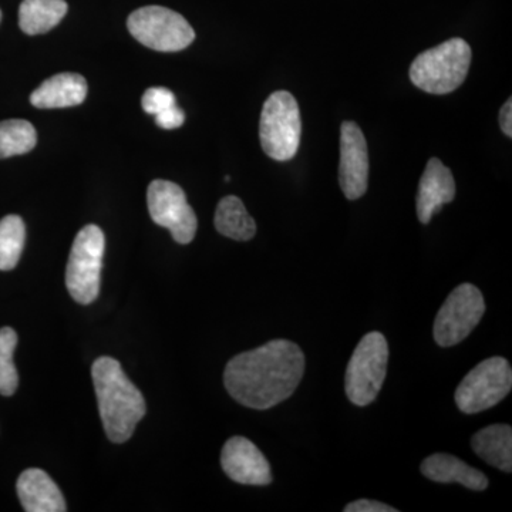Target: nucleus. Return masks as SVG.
<instances>
[{"label":"nucleus","instance_id":"obj_4","mask_svg":"<svg viewBox=\"0 0 512 512\" xmlns=\"http://www.w3.org/2000/svg\"><path fill=\"white\" fill-rule=\"evenodd\" d=\"M302 120L298 101L289 92H275L265 101L259 121V138L266 156L289 161L301 144Z\"/></svg>","mask_w":512,"mask_h":512},{"label":"nucleus","instance_id":"obj_19","mask_svg":"<svg viewBox=\"0 0 512 512\" xmlns=\"http://www.w3.org/2000/svg\"><path fill=\"white\" fill-rule=\"evenodd\" d=\"M215 228L224 237L249 241L255 237L256 224L244 202L234 195L222 198L215 211Z\"/></svg>","mask_w":512,"mask_h":512},{"label":"nucleus","instance_id":"obj_10","mask_svg":"<svg viewBox=\"0 0 512 512\" xmlns=\"http://www.w3.org/2000/svg\"><path fill=\"white\" fill-rule=\"evenodd\" d=\"M147 202L151 220L167 228L178 244H190L197 234V215L180 185L165 180L153 181L148 187Z\"/></svg>","mask_w":512,"mask_h":512},{"label":"nucleus","instance_id":"obj_9","mask_svg":"<svg viewBox=\"0 0 512 512\" xmlns=\"http://www.w3.org/2000/svg\"><path fill=\"white\" fill-rule=\"evenodd\" d=\"M485 313L483 293L473 284H461L448 295L434 320V340L451 348L477 328Z\"/></svg>","mask_w":512,"mask_h":512},{"label":"nucleus","instance_id":"obj_14","mask_svg":"<svg viewBox=\"0 0 512 512\" xmlns=\"http://www.w3.org/2000/svg\"><path fill=\"white\" fill-rule=\"evenodd\" d=\"M16 490L25 511L64 512L67 510L62 491L49 474L39 468L23 471Z\"/></svg>","mask_w":512,"mask_h":512},{"label":"nucleus","instance_id":"obj_20","mask_svg":"<svg viewBox=\"0 0 512 512\" xmlns=\"http://www.w3.org/2000/svg\"><path fill=\"white\" fill-rule=\"evenodd\" d=\"M25 241V222L19 215H8L0 220V271L16 268L25 248Z\"/></svg>","mask_w":512,"mask_h":512},{"label":"nucleus","instance_id":"obj_26","mask_svg":"<svg viewBox=\"0 0 512 512\" xmlns=\"http://www.w3.org/2000/svg\"><path fill=\"white\" fill-rule=\"evenodd\" d=\"M500 126L505 136L512 137V100L508 99L500 111Z\"/></svg>","mask_w":512,"mask_h":512},{"label":"nucleus","instance_id":"obj_5","mask_svg":"<svg viewBox=\"0 0 512 512\" xmlns=\"http://www.w3.org/2000/svg\"><path fill=\"white\" fill-rule=\"evenodd\" d=\"M389 343L380 332H370L360 340L346 367V396L365 407L376 400L386 379Z\"/></svg>","mask_w":512,"mask_h":512},{"label":"nucleus","instance_id":"obj_18","mask_svg":"<svg viewBox=\"0 0 512 512\" xmlns=\"http://www.w3.org/2000/svg\"><path fill=\"white\" fill-rule=\"evenodd\" d=\"M66 13V0H23L19 8V26L26 35H43L55 29Z\"/></svg>","mask_w":512,"mask_h":512},{"label":"nucleus","instance_id":"obj_22","mask_svg":"<svg viewBox=\"0 0 512 512\" xmlns=\"http://www.w3.org/2000/svg\"><path fill=\"white\" fill-rule=\"evenodd\" d=\"M18 333L12 328L0 329V394L12 396L18 389L19 376L13 363Z\"/></svg>","mask_w":512,"mask_h":512},{"label":"nucleus","instance_id":"obj_8","mask_svg":"<svg viewBox=\"0 0 512 512\" xmlns=\"http://www.w3.org/2000/svg\"><path fill=\"white\" fill-rule=\"evenodd\" d=\"M512 389L511 365L504 357H490L474 367L456 390L460 412L477 414L503 402Z\"/></svg>","mask_w":512,"mask_h":512},{"label":"nucleus","instance_id":"obj_11","mask_svg":"<svg viewBox=\"0 0 512 512\" xmlns=\"http://www.w3.org/2000/svg\"><path fill=\"white\" fill-rule=\"evenodd\" d=\"M339 183L350 201L363 197L369 185V151L355 121H345L340 128Z\"/></svg>","mask_w":512,"mask_h":512},{"label":"nucleus","instance_id":"obj_17","mask_svg":"<svg viewBox=\"0 0 512 512\" xmlns=\"http://www.w3.org/2000/svg\"><path fill=\"white\" fill-rule=\"evenodd\" d=\"M471 447L478 457L504 473L512 470V429L508 424H493L477 431Z\"/></svg>","mask_w":512,"mask_h":512},{"label":"nucleus","instance_id":"obj_13","mask_svg":"<svg viewBox=\"0 0 512 512\" xmlns=\"http://www.w3.org/2000/svg\"><path fill=\"white\" fill-rule=\"evenodd\" d=\"M456 197V181L450 168L439 158H431L426 165L417 191V217L421 224H429L431 217L441 210L444 204H450Z\"/></svg>","mask_w":512,"mask_h":512},{"label":"nucleus","instance_id":"obj_21","mask_svg":"<svg viewBox=\"0 0 512 512\" xmlns=\"http://www.w3.org/2000/svg\"><path fill=\"white\" fill-rule=\"evenodd\" d=\"M36 143V130L29 121L6 120L0 123V158L28 154Z\"/></svg>","mask_w":512,"mask_h":512},{"label":"nucleus","instance_id":"obj_23","mask_svg":"<svg viewBox=\"0 0 512 512\" xmlns=\"http://www.w3.org/2000/svg\"><path fill=\"white\" fill-rule=\"evenodd\" d=\"M175 103L177 100H175L174 93L165 87H151L144 93L143 100H141L143 110L151 116H157L161 111L170 109L175 106Z\"/></svg>","mask_w":512,"mask_h":512},{"label":"nucleus","instance_id":"obj_2","mask_svg":"<svg viewBox=\"0 0 512 512\" xmlns=\"http://www.w3.org/2000/svg\"><path fill=\"white\" fill-rule=\"evenodd\" d=\"M94 390L104 431L113 443H126L146 416L143 394L124 373L120 362L101 356L93 363Z\"/></svg>","mask_w":512,"mask_h":512},{"label":"nucleus","instance_id":"obj_12","mask_svg":"<svg viewBox=\"0 0 512 512\" xmlns=\"http://www.w3.org/2000/svg\"><path fill=\"white\" fill-rule=\"evenodd\" d=\"M221 467L232 481L244 485L272 483L271 466L264 454L245 437H232L221 453Z\"/></svg>","mask_w":512,"mask_h":512},{"label":"nucleus","instance_id":"obj_15","mask_svg":"<svg viewBox=\"0 0 512 512\" xmlns=\"http://www.w3.org/2000/svg\"><path fill=\"white\" fill-rule=\"evenodd\" d=\"M87 97V82L76 73H60L45 80L30 96L36 109H66L82 104Z\"/></svg>","mask_w":512,"mask_h":512},{"label":"nucleus","instance_id":"obj_24","mask_svg":"<svg viewBox=\"0 0 512 512\" xmlns=\"http://www.w3.org/2000/svg\"><path fill=\"white\" fill-rule=\"evenodd\" d=\"M154 117H156L157 126L164 130H174V128L183 126L185 121L184 111L177 107V104L170 109L161 111Z\"/></svg>","mask_w":512,"mask_h":512},{"label":"nucleus","instance_id":"obj_6","mask_svg":"<svg viewBox=\"0 0 512 512\" xmlns=\"http://www.w3.org/2000/svg\"><path fill=\"white\" fill-rule=\"evenodd\" d=\"M106 239L97 225H86L74 239L66 269V286L77 303L89 305L100 293Z\"/></svg>","mask_w":512,"mask_h":512},{"label":"nucleus","instance_id":"obj_27","mask_svg":"<svg viewBox=\"0 0 512 512\" xmlns=\"http://www.w3.org/2000/svg\"><path fill=\"white\" fill-rule=\"evenodd\" d=\"M0 20H2V12H0Z\"/></svg>","mask_w":512,"mask_h":512},{"label":"nucleus","instance_id":"obj_25","mask_svg":"<svg viewBox=\"0 0 512 512\" xmlns=\"http://www.w3.org/2000/svg\"><path fill=\"white\" fill-rule=\"evenodd\" d=\"M345 512H397V508L390 507L379 501L373 500H357L355 503L346 505Z\"/></svg>","mask_w":512,"mask_h":512},{"label":"nucleus","instance_id":"obj_1","mask_svg":"<svg viewBox=\"0 0 512 512\" xmlns=\"http://www.w3.org/2000/svg\"><path fill=\"white\" fill-rule=\"evenodd\" d=\"M305 373V355L296 343L275 339L229 360L224 384L232 399L249 409L266 410L285 402Z\"/></svg>","mask_w":512,"mask_h":512},{"label":"nucleus","instance_id":"obj_3","mask_svg":"<svg viewBox=\"0 0 512 512\" xmlns=\"http://www.w3.org/2000/svg\"><path fill=\"white\" fill-rule=\"evenodd\" d=\"M471 47L466 40H447L420 53L410 67L414 86L430 94H448L457 90L470 70Z\"/></svg>","mask_w":512,"mask_h":512},{"label":"nucleus","instance_id":"obj_7","mask_svg":"<svg viewBox=\"0 0 512 512\" xmlns=\"http://www.w3.org/2000/svg\"><path fill=\"white\" fill-rule=\"evenodd\" d=\"M127 28L137 42L157 52H181L195 39L194 29L184 16L163 6L134 10L128 16Z\"/></svg>","mask_w":512,"mask_h":512},{"label":"nucleus","instance_id":"obj_16","mask_svg":"<svg viewBox=\"0 0 512 512\" xmlns=\"http://www.w3.org/2000/svg\"><path fill=\"white\" fill-rule=\"evenodd\" d=\"M420 470L424 477L434 483H458L474 491H484L488 487V478L484 473L451 454L439 453L427 457L421 463Z\"/></svg>","mask_w":512,"mask_h":512}]
</instances>
